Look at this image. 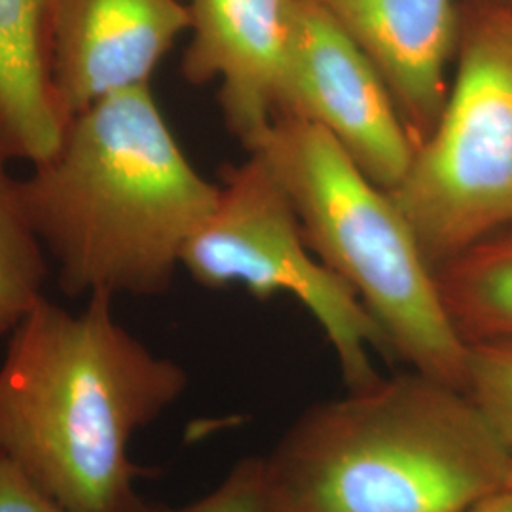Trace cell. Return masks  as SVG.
Wrapping results in <instances>:
<instances>
[{
  "mask_svg": "<svg viewBox=\"0 0 512 512\" xmlns=\"http://www.w3.org/2000/svg\"><path fill=\"white\" fill-rule=\"evenodd\" d=\"M184 387L181 366L114 321L110 294L78 315L42 298L0 366V456L69 512H143L129 440Z\"/></svg>",
  "mask_w": 512,
  "mask_h": 512,
  "instance_id": "obj_1",
  "label": "cell"
},
{
  "mask_svg": "<svg viewBox=\"0 0 512 512\" xmlns=\"http://www.w3.org/2000/svg\"><path fill=\"white\" fill-rule=\"evenodd\" d=\"M21 198L69 296H154L171 285L219 184L188 160L148 86L67 122Z\"/></svg>",
  "mask_w": 512,
  "mask_h": 512,
  "instance_id": "obj_2",
  "label": "cell"
},
{
  "mask_svg": "<svg viewBox=\"0 0 512 512\" xmlns=\"http://www.w3.org/2000/svg\"><path fill=\"white\" fill-rule=\"evenodd\" d=\"M266 461L281 512H469L507 484L511 442L410 368L311 406Z\"/></svg>",
  "mask_w": 512,
  "mask_h": 512,
  "instance_id": "obj_3",
  "label": "cell"
},
{
  "mask_svg": "<svg viewBox=\"0 0 512 512\" xmlns=\"http://www.w3.org/2000/svg\"><path fill=\"white\" fill-rule=\"evenodd\" d=\"M260 152L287 190L313 255L361 298L412 370L465 391L469 346L442 304L437 275L393 196L325 129L277 116Z\"/></svg>",
  "mask_w": 512,
  "mask_h": 512,
  "instance_id": "obj_4",
  "label": "cell"
},
{
  "mask_svg": "<svg viewBox=\"0 0 512 512\" xmlns=\"http://www.w3.org/2000/svg\"><path fill=\"white\" fill-rule=\"evenodd\" d=\"M456 65L437 126L389 192L433 268L512 228V6L461 12Z\"/></svg>",
  "mask_w": 512,
  "mask_h": 512,
  "instance_id": "obj_5",
  "label": "cell"
},
{
  "mask_svg": "<svg viewBox=\"0 0 512 512\" xmlns=\"http://www.w3.org/2000/svg\"><path fill=\"white\" fill-rule=\"evenodd\" d=\"M181 266L207 289L243 287L258 300L293 296L325 332L349 391L382 378L372 355H393L384 330L313 255L287 190L260 152L224 169L217 203L188 239Z\"/></svg>",
  "mask_w": 512,
  "mask_h": 512,
  "instance_id": "obj_6",
  "label": "cell"
},
{
  "mask_svg": "<svg viewBox=\"0 0 512 512\" xmlns=\"http://www.w3.org/2000/svg\"><path fill=\"white\" fill-rule=\"evenodd\" d=\"M277 116L325 129L387 192L401 184L416 154L384 76L311 0H293Z\"/></svg>",
  "mask_w": 512,
  "mask_h": 512,
  "instance_id": "obj_7",
  "label": "cell"
},
{
  "mask_svg": "<svg viewBox=\"0 0 512 512\" xmlns=\"http://www.w3.org/2000/svg\"><path fill=\"white\" fill-rule=\"evenodd\" d=\"M188 29L184 0H59L50 86L63 128L109 95L148 88Z\"/></svg>",
  "mask_w": 512,
  "mask_h": 512,
  "instance_id": "obj_8",
  "label": "cell"
},
{
  "mask_svg": "<svg viewBox=\"0 0 512 512\" xmlns=\"http://www.w3.org/2000/svg\"><path fill=\"white\" fill-rule=\"evenodd\" d=\"M190 42L181 63L194 86L219 80L226 128L251 150L277 116L293 0H184Z\"/></svg>",
  "mask_w": 512,
  "mask_h": 512,
  "instance_id": "obj_9",
  "label": "cell"
},
{
  "mask_svg": "<svg viewBox=\"0 0 512 512\" xmlns=\"http://www.w3.org/2000/svg\"><path fill=\"white\" fill-rule=\"evenodd\" d=\"M376 65L416 148L439 122L456 57V0H311Z\"/></svg>",
  "mask_w": 512,
  "mask_h": 512,
  "instance_id": "obj_10",
  "label": "cell"
},
{
  "mask_svg": "<svg viewBox=\"0 0 512 512\" xmlns=\"http://www.w3.org/2000/svg\"><path fill=\"white\" fill-rule=\"evenodd\" d=\"M59 0H0V148L37 164L63 124L50 86V40Z\"/></svg>",
  "mask_w": 512,
  "mask_h": 512,
  "instance_id": "obj_11",
  "label": "cell"
},
{
  "mask_svg": "<svg viewBox=\"0 0 512 512\" xmlns=\"http://www.w3.org/2000/svg\"><path fill=\"white\" fill-rule=\"evenodd\" d=\"M442 304L465 344L512 342V228L435 268Z\"/></svg>",
  "mask_w": 512,
  "mask_h": 512,
  "instance_id": "obj_12",
  "label": "cell"
},
{
  "mask_svg": "<svg viewBox=\"0 0 512 512\" xmlns=\"http://www.w3.org/2000/svg\"><path fill=\"white\" fill-rule=\"evenodd\" d=\"M0 148V336L18 327L44 298L48 277L44 245L27 217L21 181L8 171Z\"/></svg>",
  "mask_w": 512,
  "mask_h": 512,
  "instance_id": "obj_13",
  "label": "cell"
},
{
  "mask_svg": "<svg viewBox=\"0 0 512 512\" xmlns=\"http://www.w3.org/2000/svg\"><path fill=\"white\" fill-rule=\"evenodd\" d=\"M465 391L512 442V342L469 344Z\"/></svg>",
  "mask_w": 512,
  "mask_h": 512,
  "instance_id": "obj_14",
  "label": "cell"
},
{
  "mask_svg": "<svg viewBox=\"0 0 512 512\" xmlns=\"http://www.w3.org/2000/svg\"><path fill=\"white\" fill-rule=\"evenodd\" d=\"M143 512H281L266 458H247L202 499L179 509L152 507Z\"/></svg>",
  "mask_w": 512,
  "mask_h": 512,
  "instance_id": "obj_15",
  "label": "cell"
},
{
  "mask_svg": "<svg viewBox=\"0 0 512 512\" xmlns=\"http://www.w3.org/2000/svg\"><path fill=\"white\" fill-rule=\"evenodd\" d=\"M0 512H69L25 475L18 465L0 456Z\"/></svg>",
  "mask_w": 512,
  "mask_h": 512,
  "instance_id": "obj_16",
  "label": "cell"
},
{
  "mask_svg": "<svg viewBox=\"0 0 512 512\" xmlns=\"http://www.w3.org/2000/svg\"><path fill=\"white\" fill-rule=\"evenodd\" d=\"M469 512H512V488L509 484L497 488L495 492L486 495L478 501Z\"/></svg>",
  "mask_w": 512,
  "mask_h": 512,
  "instance_id": "obj_17",
  "label": "cell"
},
{
  "mask_svg": "<svg viewBox=\"0 0 512 512\" xmlns=\"http://www.w3.org/2000/svg\"><path fill=\"white\" fill-rule=\"evenodd\" d=\"M507 484L512 488V442H511V461H509V473H507Z\"/></svg>",
  "mask_w": 512,
  "mask_h": 512,
  "instance_id": "obj_18",
  "label": "cell"
},
{
  "mask_svg": "<svg viewBox=\"0 0 512 512\" xmlns=\"http://www.w3.org/2000/svg\"><path fill=\"white\" fill-rule=\"evenodd\" d=\"M478 2H495V4H509V6H512V0H478Z\"/></svg>",
  "mask_w": 512,
  "mask_h": 512,
  "instance_id": "obj_19",
  "label": "cell"
}]
</instances>
